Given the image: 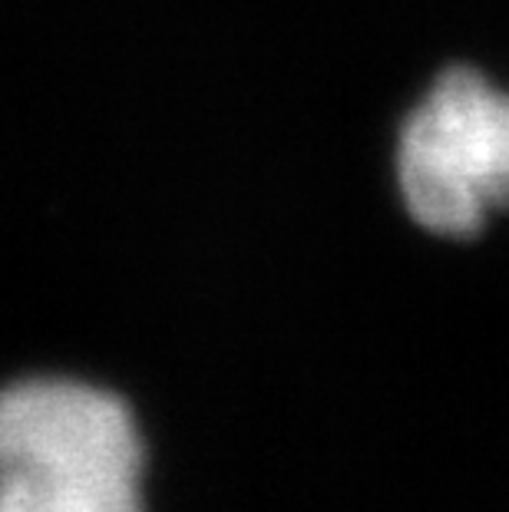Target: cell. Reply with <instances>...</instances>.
I'll list each match as a JSON object with an SVG mask.
<instances>
[{
    "label": "cell",
    "instance_id": "6da1fadb",
    "mask_svg": "<svg viewBox=\"0 0 509 512\" xmlns=\"http://www.w3.org/2000/svg\"><path fill=\"white\" fill-rule=\"evenodd\" d=\"M397 176L427 232L476 235L509 209V93L476 70H447L407 116Z\"/></svg>",
    "mask_w": 509,
    "mask_h": 512
}]
</instances>
